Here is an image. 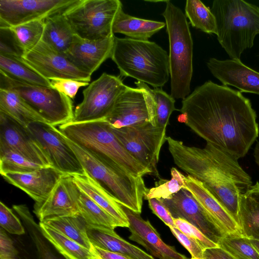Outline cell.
I'll return each instance as SVG.
<instances>
[{
    "instance_id": "11",
    "label": "cell",
    "mask_w": 259,
    "mask_h": 259,
    "mask_svg": "<svg viewBox=\"0 0 259 259\" xmlns=\"http://www.w3.org/2000/svg\"><path fill=\"white\" fill-rule=\"evenodd\" d=\"M127 87L119 77L104 72L83 91V100L75 107L71 122L104 119Z\"/></svg>"
},
{
    "instance_id": "37",
    "label": "cell",
    "mask_w": 259,
    "mask_h": 259,
    "mask_svg": "<svg viewBox=\"0 0 259 259\" xmlns=\"http://www.w3.org/2000/svg\"><path fill=\"white\" fill-rule=\"evenodd\" d=\"M44 167L9 148L0 147V173L25 174Z\"/></svg>"
},
{
    "instance_id": "50",
    "label": "cell",
    "mask_w": 259,
    "mask_h": 259,
    "mask_svg": "<svg viewBox=\"0 0 259 259\" xmlns=\"http://www.w3.org/2000/svg\"><path fill=\"white\" fill-rule=\"evenodd\" d=\"M254 157L255 162L259 166V142L256 144L254 150Z\"/></svg>"
},
{
    "instance_id": "32",
    "label": "cell",
    "mask_w": 259,
    "mask_h": 259,
    "mask_svg": "<svg viewBox=\"0 0 259 259\" xmlns=\"http://www.w3.org/2000/svg\"><path fill=\"white\" fill-rule=\"evenodd\" d=\"M38 224L43 235L66 259H92L96 256L90 249L45 223Z\"/></svg>"
},
{
    "instance_id": "53",
    "label": "cell",
    "mask_w": 259,
    "mask_h": 259,
    "mask_svg": "<svg viewBox=\"0 0 259 259\" xmlns=\"http://www.w3.org/2000/svg\"><path fill=\"white\" fill-rule=\"evenodd\" d=\"M186 259H192V258H187Z\"/></svg>"
},
{
    "instance_id": "16",
    "label": "cell",
    "mask_w": 259,
    "mask_h": 259,
    "mask_svg": "<svg viewBox=\"0 0 259 259\" xmlns=\"http://www.w3.org/2000/svg\"><path fill=\"white\" fill-rule=\"evenodd\" d=\"M0 147L16 151L44 167L51 166L45 152L28 127L1 112Z\"/></svg>"
},
{
    "instance_id": "15",
    "label": "cell",
    "mask_w": 259,
    "mask_h": 259,
    "mask_svg": "<svg viewBox=\"0 0 259 259\" xmlns=\"http://www.w3.org/2000/svg\"><path fill=\"white\" fill-rule=\"evenodd\" d=\"M160 200L174 219H181L188 222L218 245L220 240L227 235L186 189H182L170 198Z\"/></svg>"
},
{
    "instance_id": "22",
    "label": "cell",
    "mask_w": 259,
    "mask_h": 259,
    "mask_svg": "<svg viewBox=\"0 0 259 259\" xmlns=\"http://www.w3.org/2000/svg\"><path fill=\"white\" fill-rule=\"evenodd\" d=\"M64 175L52 166H48L29 173H7L2 176L39 203L49 197Z\"/></svg>"
},
{
    "instance_id": "8",
    "label": "cell",
    "mask_w": 259,
    "mask_h": 259,
    "mask_svg": "<svg viewBox=\"0 0 259 259\" xmlns=\"http://www.w3.org/2000/svg\"><path fill=\"white\" fill-rule=\"evenodd\" d=\"M0 89L13 91L45 121L56 126L72 121L71 99L51 87L28 84L0 70Z\"/></svg>"
},
{
    "instance_id": "25",
    "label": "cell",
    "mask_w": 259,
    "mask_h": 259,
    "mask_svg": "<svg viewBox=\"0 0 259 259\" xmlns=\"http://www.w3.org/2000/svg\"><path fill=\"white\" fill-rule=\"evenodd\" d=\"M238 226L241 234L249 239L259 240V183L239 196Z\"/></svg>"
},
{
    "instance_id": "30",
    "label": "cell",
    "mask_w": 259,
    "mask_h": 259,
    "mask_svg": "<svg viewBox=\"0 0 259 259\" xmlns=\"http://www.w3.org/2000/svg\"><path fill=\"white\" fill-rule=\"evenodd\" d=\"M0 112L26 127L33 122H46L18 94L10 90L0 89Z\"/></svg>"
},
{
    "instance_id": "39",
    "label": "cell",
    "mask_w": 259,
    "mask_h": 259,
    "mask_svg": "<svg viewBox=\"0 0 259 259\" xmlns=\"http://www.w3.org/2000/svg\"><path fill=\"white\" fill-rule=\"evenodd\" d=\"M170 175L171 179L169 180L161 179L155 182L154 187L148 189L144 199L147 200L152 198L169 199L184 189L186 176L174 167L170 169Z\"/></svg>"
},
{
    "instance_id": "47",
    "label": "cell",
    "mask_w": 259,
    "mask_h": 259,
    "mask_svg": "<svg viewBox=\"0 0 259 259\" xmlns=\"http://www.w3.org/2000/svg\"><path fill=\"white\" fill-rule=\"evenodd\" d=\"M0 259H19L18 251L13 241L2 227L0 230Z\"/></svg>"
},
{
    "instance_id": "4",
    "label": "cell",
    "mask_w": 259,
    "mask_h": 259,
    "mask_svg": "<svg viewBox=\"0 0 259 259\" xmlns=\"http://www.w3.org/2000/svg\"><path fill=\"white\" fill-rule=\"evenodd\" d=\"M110 58L121 76L161 88L170 77L167 52L153 41L114 37Z\"/></svg>"
},
{
    "instance_id": "29",
    "label": "cell",
    "mask_w": 259,
    "mask_h": 259,
    "mask_svg": "<svg viewBox=\"0 0 259 259\" xmlns=\"http://www.w3.org/2000/svg\"><path fill=\"white\" fill-rule=\"evenodd\" d=\"M42 41L58 51L66 54L71 47L75 34L64 13L49 17L44 20Z\"/></svg>"
},
{
    "instance_id": "1",
    "label": "cell",
    "mask_w": 259,
    "mask_h": 259,
    "mask_svg": "<svg viewBox=\"0 0 259 259\" xmlns=\"http://www.w3.org/2000/svg\"><path fill=\"white\" fill-rule=\"evenodd\" d=\"M178 119L215 147L238 159L258 135L256 114L241 92L211 80L182 100Z\"/></svg>"
},
{
    "instance_id": "42",
    "label": "cell",
    "mask_w": 259,
    "mask_h": 259,
    "mask_svg": "<svg viewBox=\"0 0 259 259\" xmlns=\"http://www.w3.org/2000/svg\"><path fill=\"white\" fill-rule=\"evenodd\" d=\"M1 227L10 234L23 235L25 231L19 219L3 202H0Z\"/></svg>"
},
{
    "instance_id": "9",
    "label": "cell",
    "mask_w": 259,
    "mask_h": 259,
    "mask_svg": "<svg viewBox=\"0 0 259 259\" xmlns=\"http://www.w3.org/2000/svg\"><path fill=\"white\" fill-rule=\"evenodd\" d=\"M122 9L119 0H80L64 15L76 35L98 40L114 35L113 24Z\"/></svg>"
},
{
    "instance_id": "40",
    "label": "cell",
    "mask_w": 259,
    "mask_h": 259,
    "mask_svg": "<svg viewBox=\"0 0 259 259\" xmlns=\"http://www.w3.org/2000/svg\"><path fill=\"white\" fill-rule=\"evenodd\" d=\"M222 248L235 259H259V253L243 236L226 235L218 243Z\"/></svg>"
},
{
    "instance_id": "41",
    "label": "cell",
    "mask_w": 259,
    "mask_h": 259,
    "mask_svg": "<svg viewBox=\"0 0 259 259\" xmlns=\"http://www.w3.org/2000/svg\"><path fill=\"white\" fill-rule=\"evenodd\" d=\"M24 52L9 27H0V55L22 58Z\"/></svg>"
},
{
    "instance_id": "6",
    "label": "cell",
    "mask_w": 259,
    "mask_h": 259,
    "mask_svg": "<svg viewBox=\"0 0 259 259\" xmlns=\"http://www.w3.org/2000/svg\"><path fill=\"white\" fill-rule=\"evenodd\" d=\"M165 19L169 45L170 95L184 99L190 93L193 74V40L187 17L183 11L167 1L162 14Z\"/></svg>"
},
{
    "instance_id": "10",
    "label": "cell",
    "mask_w": 259,
    "mask_h": 259,
    "mask_svg": "<svg viewBox=\"0 0 259 259\" xmlns=\"http://www.w3.org/2000/svg\"><path fill=\"white\" fill-rule=\"evenodd\" d=\"M111 129L124 149L152 175L159 176L157 164L161 147L166 141V130L151 122Z\"/></svg>"
},
{
    "instance_id": "49",
    "label": "cell",
    "mask_w": 259,
    "mask_h": 259,
    "mask_svg": "<svg viewBox=\"0 0 259 259\" xmlns=\"http://www.w3.org/2000/svg\"><path fill=\"white\" fill-rule=\"evenodd\" d=\"M91 251L95 254L99 256L101 259H133L127 256L107 251L92 244Z\"/></svg>"
},
{
    "instance_id": "3",
    "label": "cell",
    "mask_w": 259,
    "mask_h": 259,
    "mask_svg": "<svg viewBox=\"0 0 259 259\" xmlns=\"http://www.w3.org/2000/svg\"><path fill=\"white\" fill-rule=\"evenodd\" d=\"M59 127L65 137L103 163L136 177L152 175L124 149L105 120L70 122Z\"/></svg>"
},
{
    "instance_id": "26",
    "label": "cell",
    "mask_w": 259,
    "mask_h": 259,
    "mask_svg": "<svg viewBox=\"0 0 259 259\" xmlns=\"http://www.w3.org/2000/svg\"><path fill=\"white\" fill-rule=\"evenodd\" d=\"M73 180L80 190L117 221L121 227L128 228L126 215L120 204L111 195L86 173L74 175Z\"/></svg>"
},
{
    "instance_id": "44",
    "label": "cell",
    "mask_w": 259,
    "mask_h": 259,
    "mask_svg": "<svg viewBox=\"0 0 259 259\" xmlns=\"http://www.w3.org/2000/svg\"><path fill=\"white\" fill-rule=\"evenodd\" d=\"M50 81L53 88L70 99L75 98L80 88L90 84L88 82L69 78H54Z\"/></svg>"
},
{
    "instance_id": "18",
    "label": "cell",
    "mask_w": 259,
    "mask_h": 259,
    "mask_svg": "<svg viewBox=\"0 0 259 259\" xmlns=\"http://www.w3.org/2000/svg\"><path fill=\"white\" fill-rule=\"evenodd\" d=\"M104 120L114 128L145 122L152 123L142 91L137 88L128 86L119 96L111 111Z\"/></svg>"
},
{
    "instance_id": "14",
    "label": "cell",
    "mask_w": 259,
    "mask_h": 259,
    "mask_svg": "<svg viewBox=\"0 0 259 259\" xmlns=\"http://www.w3.org/2000/svg\"><path fill=\"white\" fill-rule=\"evenodd\" d=\"M22 61L42 77L69 78L89 82L91 75L77 68L67 56L41 40L25 53Z\"/></svg>"
},
{
    "instance_id": "33",
    "label": "cell",
    "mask_w": 259,
    "mask_h": 259,
    "mask_svg": "<svg viewBox=\"0 0 259 259\" xmlns=\"http://www.w3.org/2000/svg\"><path fill=\"white\" fill-rule=\"evenodd\" d=\"M43 222L91 250L92 244L88 236L87 224L80 213L55 218Z\"/></svg>"
},
{
    "instance_id": "51",
    "label": "cell",
    "mask_w": 259,
    "mask_h": 259,
    "mask_svg": "<svg viewBox=\"0 0 259 259\" xmlns=\"http://www.w3.org/2000/svg\"><path fill=\"white\" fill-rule=\"evenodd\" d=\"M250 243L259 253V240L249 239Z\"/></svg>"
},
{
    "instance_id": "24",
    "label": "cell",
    "mask_w": 259,
    "mask_h": 259,
    "mask_svg": "<svg viewBox=\"0 0 259 259\" xmlns=\"http://www.w3.org/2000/svg\"><path fill=\"white\" fill-rule=\"evenodd\" d=\"M87 234L91 243L102 249L133 259H155L139 247L124 240L114 230L87 225Z\"/></svg>"
},
{
    "instance_id": "48",
    "label": "cell",
    "mask_w": 259,
    "mask_h": 259,
    "mask_svg": "<svg viewBox=\"0 0 259 259\" xmlns=\"http://www.w3.org/2000/svg\"><path fill=\"white\" fill-rule=\"evenodd\" d=\"M203 259H235L219 247L204 250Z\"/></svg>"
},
{
    "instance_id": "20",
    "label": "cell",
    "mask_w": 259,
    "mask_h": 259,
    "mask_svg": "<svg viewBox=\"0 0 259 259\" xmlns=\"http://www.w3.org/2000/svg\"><path fill=\"white\" fill-rule=\"evenodd\" d=\"M206 65L212 75L223 85H231L240 92L259 95V72L248 67L240 60L210 58Z\"/></svg>"
},
{
    "instance_id": "21",
    "label": "cell",
    "mask_w": 259,
    "mask_h": 259,
    "mask_svg": "<svg viewBox=\"0 0 259 259\" xmlns=\"http://www.w3.org/2000/svg\"><path fill=\"white\" fill-rule=\"evenodd\" d=\"M114 35L98 40L83 39L76 35L65 55L77 68L92 75L110 58Z\"/></svg>"
},
{
    "instance_id": "46",
    "label": "cell",
    "mask_w": 259,
    "mask_h": 259,
    "mask_svg": "<svg viewBox=\"0 0 259 259\" xmlns=\"http://www.w3.org/2000/svg\"><path fill=\"white\" fill-rule=\"evenodd\" d=\"M148 201L149 208L154 214L169 228L176 227L174 218L161 200L152 198Z\"/></svg>"
},
{
    "instance_id": "7",
    "label": "cell",
    "mask_w": 259,
    "mask_h": 259,
    "mask_svg": "<svg viewBox=\"0 0 259 259\" xmlns=\"http://www.w3.org/2000/svg\"><path fill=\"white\" fill-rule=\"evenodd\" d=\"M65 138L78 158L85 173L120 204L141 213L143 199L148 189L143 177H136L122 169L105 164L66 137Z\"/></svg>"
},
{
    "instance_id": "36",
    "label": "cell",
    "mask_w": 259,
    "mask_h": 259,
    "mask_svg": "<svg viewBox=\"0 0 259 259\" xmlns=\"http://www.w3.org/2000/svg\"><path fill=\"white\" fill-rule=\"evenodd\" d=\"M185 16L191 25L208 34L217 35L215 18L209 8L199 0H187Z\"/></svg>"
},
{
    "instance_id": "35",
    "label": "cell",
    "mask_w": 259,
    "mask_h": 259,
    "mask_svg": "<svg viewBox=\"0 0 259 259\" xmlns=\"http://www.w3.org/2000/svg\"><path fill=\"white\" fill-rule=\"evenodd\" d=\"M78 207L79 213L88 225L112 230L118 227H121L117 221L81 191L78 200Z\"/></svg>"
},
{
    "instance_id": "27",
    "label": "cell",
    "mask_w": 259,
    "mask_h": 259,
    "mask_svg": "<svg viewBox=\"0 0 259 259\" xmlns=\"http://www.w3.org/2000/svg\"><path fill=\"white\" fill-rule=\"evenodd\" d=\"M135 83L144 94L153 124L166 130L170 115L177 110L175 99L161 88L152 89L141 81Z\"/></svg>"
},
{
    "instance_id": "28",
    "label": "cell",
    "mask_w": 259,
    "mask_h": 259,
    "mask_svg": "<svg viewBox=\"0 0 259 259\" xmlns=\"http://www.w3.org/2000/svg\"><path fill=\"white\" fill-rule=\"evenodd\" d=\"M166 26L163 22L137 18L126 14L122 9L113 24V33H121L127 37L148 40L152 36Z\"/></svg>"
},
{
    "instance_id": "31",
    "label": "cell",
    "mask_w": 259,
    "mask_h": 259,
    "mask_svg": "<svg viewBox=\"0 0 259 259\" xmlns=\"http://www.w3.org/2000/svg\"><path fill=\"white\" fill-rule=\"evenodd\" d=\"M13 209L19 215L28 231L37 250L38 259H66L46 238L26 205H14Z\"/></svg>"
},
{
    "instance_id": "52",
    "label": "cell",
    "mask_w": 259,
    "mask_h": 259,
    "mask_svg": "<svg viewBox=\"0 0 259 259\" xmlns=\"http://www.w3.org/2000/svg\"><path fill=\"white\" fill-rule=\"evenodd\" d=\"M92 259H101V258L99 256H98L97 255H96V256Z\"/></svg>"
},
{
    "instance_id": "19",
    "label": "cell",
    "mask_w": 259,
    "mask_h": 259,
    "mask_svg": "<svg viewBox=\"0 0 259 259\" xmlns=\"http://www.w3.org/2000/svg\"><path fill=\"white\" fill-rule=\"evenodd\" d=\"M128 220L131 232L129 239L142 245L152 256L159 259H186L175 247L164 243L149 221L144 220L140 213L121 205Z\"/></svg>"
},
{
    "instance_id": "13",
    "label": "cell",
    "mask_w": 259,
    "mask_h": 259,
    "mask_svg": "<svg viewBox=\"0 0 259 259\" xmlns=\"http://www.w3.org/2000/svg\"><path fill=\"white\" fill-rule=\"evenodd\" d=\"M80 0H0V27L44 20L64 13Z\"/></svg>"
},
{
    "instance_id": "43",
    "label": "cell",
    "mask_w": 259,
    "mask_h": 259,
    "mask_svg": "<svg viewBox=\"0 0 259 259\" xmlns=\"http://www.w3.org/2000/svg\"><path fill=\"white\" fill-rule=\"evenodd\" d=\"M176 228L180 231L192 238L205 250L218 247V245L209 240L198 228L181 219H174Z\"/></svg>"
},
{
    "instance_id": "23",
    "label": "cell",
    "mask_w": 259,
    "mask_h": 259,
    "mask_svg": "<svg viewBox=\"0 0 259 259\" xmlns=\"http://www.w3.org/2000/svg\"><path fill=\"white\" fill-rule=\"evenodd\" d=\"M184 189L192 194L227 235L242 236L235 221L201 182L187 175Z\"/></svg>"
},
{
    "instance_id": "2",
    "label": "cell",
    "mask_w": 259,
    "mask_h": 259,
    "mask_svg": "<svg viewBox=\"0 0 259 259\" xmlns=\"http://www.w3.org/2000/svg\"><path fill=\"white\" fill-rule=\"evenodd\" d=\"M166 141L176 165L201 182L238 225L240 195L252 183L238 159L209 143L201 148L170 137H166Z\"/></svg>"
},
{
    "instance_id": "45",
    "label": "cell",
    "mask_w": 259,
    "mask_h": 259,
    "mask_svg": "<svg viewBox=\"0 0 259 259\" xmlns=\"http://www.w3.org/2000/svg\"><path fill=\"white\" fill-rule=\"evenodd\" d=\"M169 229L179 242L189 252L191 258H203L204 250L196 240L183 233L176 227Z\"/></svg>"
},
{
    "instance_id": "38",
    "label": "cell",
    "mask_w": 259,
    "mask_h": 259,
    "mask_svg": "<svg viewBox=\"0 0 259 259\" xmlns=\"http://www.w3.org/2000/svg\"><path fill=\"white\" fill-rule=\"evenodd\" d=\"M9 27L14 34L25 54L42 40L44 22V20H35Z\"/></svg>"
},
{
    "instance_id": "17",
    "label": "cell",
    "mask_w": 259,
    "mask_h": 259,
    "mask_svg": "<svg viewBox=\"0 0 259 259\" xmlns=\"http://www.w3.org/2000/svg\"><path fill=\"white\" fill-rule=\"evenodd\" d=\"M80 192L73 176L64 175L45 201L39 203H35L33 212L39 222L55 218L78 214Z\"/></svg>"
},
{
    "instance_id": "12",
    "label": "cell",
    "mask_w": 259,
    "mask_h": 259,
    "mask_svg": "<svg viewBox=\"0 0 259 259\" xmlns=\"http://www.w3.org/2000/svg\"><path fill=\"white\" fill-rule=\"evenodd\" d=\"M27 127L45 152L51 166L65 175L85 174L78 158L59 130L42 122L32 123Z\"/></svg>"
},
{
    "instance_id": "34",
    "label": "cell",
    "mask_w": 259,
    "mask_h": 259,
    "mask_svg": "<svg viewBox=\"0 0 259 259\" xmlns=\"http://www.w3.org/2000/svg\"><path fill=\"white\" fill-rule=\"evenodd\" d=\"M0 70L14 79L28 84L52 88L50 80L35 71L21 58L0 55Z\"/></svg>"
},
{
    "instance_id": "5",
    "label": "cell",
    "mask_w": 259,
    "mask_h": 259,
    "mask_svg": "<svg viewBox=\"0 0 259 259\" xmlns=\"http://www.w3.org/2000/svg\"><path fill=\"white\" fill-rule=\"evenodd\" d=\"M210 11L220 44L231 59L240 60L259 34V7L242 0H214Z\"/></svg>"
}]
</instances>
